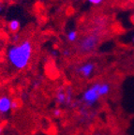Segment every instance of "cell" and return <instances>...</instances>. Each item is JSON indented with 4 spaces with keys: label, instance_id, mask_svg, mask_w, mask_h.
Returning <instances> with one entry per match:
<instances>
[{
    "label": "cell",
    "instance_id": "obj_1",
    "mask_svg": "<svg viewBox=\"0 0 134 135\" xmlns=\"http://www.w3.org/2000/svg\"><path fill=\"white\" fill-rule=\"evenodd\" d=\"M33 54V46L30 40H25L12 45L8 49L7 56L8 62L17 70H23L27 67Z\"/></svg>",
    "mask_w": 134,
    "mask_h": 135
},
{
    "label": "cell",
    "instance_id": "obj_2",
    "mask_svg": "<svg viewBox=\"0 0 134 135\" xmlns=\"http://www.w3.org/2000/svg\"><path fill=\"white\" fill-rule=\"evenodd\" d=\"M99 84H99V83L92 84L91 86H89L83 93L82 101L86 106H88V107L94 105L97 101L99 99V98H100V96L99 94Z\"/></svg>",
    "mask_w": 134,
    "mask_h": 135
},
{
    "label": "cell",
    "instance_id": "obj_3",
    "mask_svg": "<svg viewBox=\"0 0 134 135\" xmlns=\"http://www.w3.org/2000/svg\"><path fill=\"white\" fill-rule=\"evenodd\" d=\"M99 42V35L91 34L79 41V51L82 54H89L95 50Z\"/></svg>",
    "mask_w": 134,
    "mask_h": 135
},
{
    "label": "cell",
    "instance_id": "obj_4",
    "mask_svg": "<svg viewBox=\"0 0 134 135\" xmlns=\"http://www.w3.org/2000/svg\"><path fill=\"white\" fill-rule=\"evenodd\" d=\"M95 68H96V66H95L94 63H92V62H86V63L80 65L77 68L76 72L81 77H83V78H89V77L92 76L93 72L95 70Z\"/></svg>",
    "mask_w": 134,
    "mask_h": 135
},
{
    "label": "cell",
    "instance_id": "obj_5",
    "mask_svg": "<svg viewBox=\"0 0 134 135\" xmlns=\"http://www.w3.org/2000/svg\"><path fill=\"white\" fill-rule=\"evenodd\" d=\"M12 99L8 96L0 97V114H8L11 110Z\"/></svg>",
    "mask_w": 134,
    "mask_h": 135
},
{
    "label": "cell",
    "instance_id": "obj_6",
    "mask_svg": "<svg viewBox=\"0 0 134 135\" xmlns=\"http://www.w3.org/2000/svg\"><path fill=\"white\" fill-rule=\"evenodd\" d=\"M55 100L59 105H66L67 95H66V89L63 86L57 88L56 93H55Z\"/></svg>",
    "mask_w": 134,
    "mask_h": 135
},
{
    "label": "cell",
    "instance_id": "obj_7",
    "mask_svg": "<svg viewBox=\"0 0 134 135\" xmlns=\"http://www.w3.org/2000/svg\"><path fill=\"white\" fill-rule=\"evenodd\" d=\"M8 27L11 32H12V33H17V32L20 30V27H21V23H20L19 20L12 19L8 22Z\"/></svg>",
    "mask_w": 134,
    "mask_h": 135
},
{
    "label": "cell",
    "instance_id": "obj_8",
    "mask_svg": "<svg viewBox=\"0 0 134 135\" xmlns=\"http://www.w3.org/2000/svg\"><path fill=\"white\" fill-rule=\"evenodd\" d=\"M66 95H67V102H66V106H69L71 107L72 103H73V97H74V93L73 90L71 88V86H68L66 88Z\"/></svg>",
    "mask_w": 134,
    "mask_h": 135
},
{
    "label": "cell",
    "instance_id": "obj_9",
    "mask_svg": "<svg viewBox=\"0 0 134 135\" xmlns=\"http://www.w3.org/2000/svg\"><path fill=\"white\" fill-rule=\"evenodd\" d=\"M110 90H111V87H110V84H107V83H103V84H99V94L100 97L102 96H106L109 94Z\"/></svg>",
    "mask_w": 134,
    "mask_h": 135
},
{
    "label": "cell",
    "instance_id": "obj_10",
    "mask_svg": "<svg viewBox=\"0 0 134 135\" xmlns=\"http://www.w3.org/2000/svg\"><path fill=\"white\" fill-rule=\"evenodd\" d=\"M78 38V33L76 30H70L67 34V40L69 42H75Z\"/></svg>",
    "mask_w": 134,
    "mask_h": 135
},
{
    "label": "cell",
    "instance_id": "obj_11",
    "mask_svg": "<svg viewBox=\"0 0 134 135\" xmlns=\"http://www.w3.org/2000/svg\"><path fill=\"white\" fill-rule=\"evenodd\" d=\"M61 114H62V111H61L59 108H55L54 111H52V115L55 116V118L59 117V116H61Z\"/></svg>",
    "mask_w": 134,
    "mask_h": 135
},
{
    "label": "cell",
    "instance_id": "obj_12",
    "mask_svg": "<svg viewBox=\"0 0 134 135\" xmlns=\"http://www.w3.org/2000/svg\"><path fill=\"white\" fill-rule=\"evenodd\" d=\"M20 104L17 100H12V104H11V110H17L19 108Z\"/></svg>",
    "mask_w": 134,
    "mask_h": 135
},
{
    "label": "cell",
    "instance_id": "obj_13",
    "mask_svg": "<svg viewBox=\"0 0 134 135\" xmlns=\"http://www.w3.org/2000/svg\"><path fill=\"white\" fill-rule=\"evenodd\" d=\"M62 55L65 57H69L71 55L70 50H69V49H65V50H63V52H62Z\"/></svg>",
    "mask_w": 134,
    "mask_h": 135
},
{
    "label": "cell",
    "instance_id": "obj_14",
    "mask_svg": "<svg viewBox=\"0 0 134 135\" xmlns=\"http://www.w3.org/2000/svg\"><path fill=\"white\" fill-rule=\"evenodd\" d=\"M87 1L93 5H99V4L102 3L103 0H87Z\"/></svg>",
    "mask_w": 134,
    "mask_h": 135
},
{
    "label": "cell",
    "instance_id": "obj_15",
    "mask_svg": "<svg viewBox=\"0 0 134 135\" xmlns=\"http://www.w3.org/2000/svg\"><path fill=\"white\" fill-rule=\"evenodd\" d=\"M18 40H19V35H15L14 38H13V41L16 42V41H18Z\"/></svg>",
    "mask_w": 134,
    "mask_h": 135
},
{
    "label": "cell",
    "instance_id": "obj_16",
    "mask_svg": "<svg viewBox=\"0 0 134 135\" xmlns=\"http://www.w3.org/2000/svg\"><path fill=\"white\" fill-rule=\"evenodd\" d=\"M2 11H3V6H2V4L0 3V13L2 12Z\"/></svg>",
    "mask_w": 134,
    "mask_h": 135
},
{
    "label": "cell",
    "instance_id": "obj_17",
    "mask_svg": "<svg viewBox=\"0 0 134 135\" xmlns=\"http://www.w3.org/2000/svg\"><path fill=\"white\" fill-rule=\"evenodd\" d=\"M131 21H132V23H134V14L132 15V17H131Z\"/></svg>",
    "mask_w": 134,
    "mask_h": 135
},
{
    "label": "cell",
    "instance_id": "obj_18",
    "mask_svg": "<svg viewBox=\"0 0 134 135\" xmlns=\"http://www.w3.org/2000/svg\"><path fill=\"white\" fill-rule=\"evenodd\" d=\"M2 131H3V128L1 126H0V134H1V133H2Z\"/></svg>",
    "mask_w": 134,
    "mask_h": 135
},
{
    "label": "cell",
    "instance_id": "obj_19",
    "mask_svg": "<svg viewBox=\"0 0 134 135\" xmlns=\"http://www.w3.org/2000/svg\"><path fill=\"white\" fill-rule=\"evenodd\" d=\"M94 135H104V134H101V133H95Z\"/></svg>",
    "mask_w": 134,
    "mask_h": 135
},
{
    "label": "cell",
    "instance_id": "obj_20",
    "mask_svg": "<svg viewBox=\"0 0 134 135\" xmlns=\"http://www.w3.org/2000/svg\"><path fill=\"white\" fill-rule=\"evenodd\" d=\"M132 41L134 42V37H133V38H132Z\"/></svg>",
    "mask_w": 134,
    "mask_h": 135
}]
</instances>
